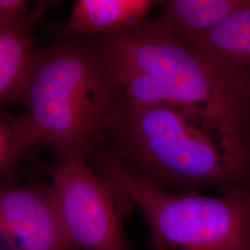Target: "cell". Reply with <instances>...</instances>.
<instances>
[{
	"instance_id": "3",
	"label": "cell",
	"mask_w": 250,
	"mask_h": 250,
	"mask_svg": "<svg viewBox=\"0 0 250 250\" xmlns=\"http://www.w3.org/2000/svg\"><path fill=\"white\" fill-rule=\"evenodd\" d=\"M113 155L157 188L219 186L240 175L247 159L228 149L205 125L175 107H129L112 129Z\"/></svg>"
},
{
	"instance_id": "4",
	"label": "cell",
	"mask_w": 250,
	"mask_h": 250,
	"mask_svg": "<svg viewBox=\"0 0 250 250\" xmlns=\"http://www.w3.org/2000/svg\"><path fill=\"white\" fill-rule=\"evenodd\" d=\"M99 174L141 211L154 250H250V194L209 197L170 193L139 178L114 156L98 161Z\"/></svg>"
},
{
	"instance_id": "9",
	"label": "cell",
	"mask_w": 250,
	"mask_h": 250,
	"mask_svg": "<svg viewBox=\"0 0 250 250\" xmlns=\"http://www.w3.org/2000/svg\"><path fill=\"white\" fill-rule=\"evenodd\" d=\"M35 57L23 24H0V104L21 99Z\"/></svg>"
},
{
	"instance_id": "2",
	"label": "cell",
	"mask_w": 250,
	"mask_h": 250,
	"mask_svg": "<svg viewBox=\"0 0 250 250\" xmlns=\"http://www.w3.org/2000/svg\"><path fill=\"white\" fill-rule=\"evenodd\" d=\"M21 99L33 140L48 144L60 162L85 161L125 109L123 90L97 40H73L36 55Z\"/></svg>"
},
{
	"instance_id": "12",
	"label": "cell",
	"mask_w": 250,
	"mask_h": 250,
	"mask_svg": "<svg viewBox=\"0 0 250 250\" xmlns=\"http://www.w3.org/2000/svg\"><path fill=\"white\" fill-rule=\"evenodd\" d=\"M24 3V1L21 0H0V24L17 20Z\"/></svg>"
},
{
	"instance_id": "8",
	"label": "cell",
	"mask_w": 250,
	"mask_h": 250,
	"mask_svg": "<svg viewBox=\"0 0 250 250\" xmlns=\"http://www.w3.org/2000/svg\"><path fill=\"white\" fill-rule=\"evenodd\" d=\"M178 37L216 62L250 75V2L209 30Z\"/></svg>"
},
{
	"instance_id": "5",
	"label": "cell",
	"mask_w": 250,
	"mask_h": 250,
	"mask_svg": "<svg viewBox=\"0 0 250 250\" xmlns=\"http://www.w3.org/2000/svg\"><path fill=\"white\" fill-rule=\"evenodd\" d=\"M52 190L73 250H129L120 202H126L85 161L60 162Z\"/></svg>"
},
{
	"instance_id": "11",
	"label": "cell",
	"mask_w": 250,
	"mask_h": 250,
	"mask_svg": "<svg viewBox=\"0 0 250 250\" xmlns=\"http://www.w3.org/2000/svg\"><path fill=\"white\" fill-rule=\"evenodd\" d=\"M33 141L25 117L15 124L0 123V173L12 167Z\"/></svg>"
},
{
	"instance_id": "10",
	"label": "cell",
	"mask_w": 250,
	"mask_h": 250,
	"mask_svg": "<svg viewBox=\"0 0 250 250\" xmlns=\"http://www.w3.org/2000/svg\"><path fill=\"white\" fill-rule=\"evenodd\" d=\"M250 2L237 0H170L162 4L161 15L155 21L175 36H185L213 28L234 10Z\"/></svg>"
},
{
	"instance_id": "1",
	"label": "cell",
	"mask_w": 250,
	"mask_h": 250,
	"mask_svg": "<svg viewBox=\"0 0 250 250\" xmlns=\"http://www.w3.org/2000/svg\"><path fill=\"white\" fill-rule=\"evenodd\" d=\"M108 66L130 72L139 107L165 105L198 120L234 154L247 158L250 75L218 62L155 20L97 40Z\"/></svg>"
},
{
	"instance_id": "6",
	"label": "cell",
	"mask_w": 250,
	"mask_h": 250,
	"mask_svg": "<svg viewBox=\"0 0 250 250\" xmlns=\"http://www.w3.org/2000/svg\"><path fill=\"white\" fill-rule=\"evenodd\" d=\"M0 236L17 250H73L47 187L0 185Z\"/></svg>"
},
{
	"instance_id": "7",
	"label": "cell",
	"mask_w": 250,
	"mask_h": 250,
	"mask_svg": "<svg viewBox=\"0 0 250 250\" xmlns=\"http://www.w3.org/2000/svg\"><path fill=\"white\" fill-rule=\"evenodd\" d=\"M159 3L154 0H78L64 34L104 36L129 31L144 24Z\"/></svg>"
}]
</instances>
